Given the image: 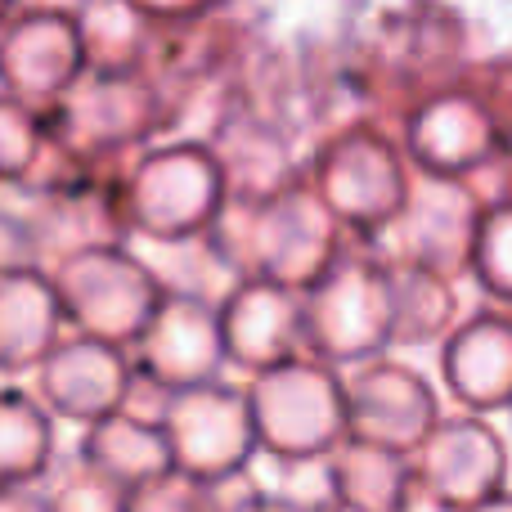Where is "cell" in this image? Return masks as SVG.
<instances>
[{"label": "cell", "instance_id": "3", "mask_svg": "<svg viewBox=\"0 0 512 512\" xmlns=\"http://www.w3.org/2000/svg\"><path fill=\"white\" fill-rule=\"evenodd\" d=\"M153 108L158 99L140 72H126V77L86 72L59 104L45 108V126H50L54 149L86 162H113L126 144L149 131Z\"/></svg>", "mask_w": 512, "mask_h": 512}, {"label": "cell", "instance_id": "15", "mask_svg": "<svg viewBox=\"0 0 512 512\" xmlns=\"http://www.w3.org/2000/svg\"><path fill=\"white\" fill-rule=\"evenodd\" d=\"M0 512H45L36 486H9L0 490Z\"/></svg>", "mask_w": 512, "mask_h": 512}, {"label": "cell", "instance_id": "4", "mask_svg": "<svg viewBox=\"0 0 512 512\" xmlns=\"http://www.w3.org/2000/svg\"><path fill=\"white\" fill-rule=\"evenodd\" d=\"M131 360L122 346L95 342L81 333H63V342L41 360L32 373V396L45 405L50 418H68V423H99V418L126 409L131 400Z\"/></svg>", "mask_w": 512, "mask_h": 512}, {"label": "cell", "instance_id": "14", "mask_svg": "<svg viewBox=\"0 0 512 512\" xmlns=\"http://www.w3.org/2000/svg\"><path fill=\"white\" fill-rule=\"evenodd\" d=\"M18 265H36L32 239H27L23 221H18L14 212H5V207H0V274L18 270Z\"/></svg>", "mask_w": 512, "mask_h": 512}, {"label": "cell", "instance_id": "10", "mask_svg": "<svg viewBox=\"0 0 512 512\" xmlns=\"http://www.w3.org/2000/svg\"><path fill=\"white\" fill-rule=\"evenodd\" d=\"M77 18V36H81V54H86V72L99 77H126L140 72L144 54V9L131 5H81L72 9Z\"/></svg>", "mask_w": 512, "mask_h": 512}, {"label": "cell", "instance_id": "13", "mask_svg": "<svg viewBox=\"0 0 512 512\" xmlns=\"http://www.w3.org/2000/svg\"><path fill=\"white\" fill-rule=\"evenodd\" d=\"M126 512H203V508H198V499L189 495L185 481H176L167 472V477L131 490V495H126Z\"/></svg>", "mask_w": 512, "mask_h": 512}, {"label": "cell", "instance_id": "11", "mask_svg": "<svg viewBox=\"0 0 512 512\" xmlns=\"http://www.w3.org/2000/svg\"><path fill=\"white\" fill-rule=\"evenodd\" d=\"M50 149L45 108L0 95V185H23Z\"/></svg>", "mask_w": 512, "mask_h": 512}, {"label": "cell", "instance_id": "12", "mask_svg": "<svg viewBox=\"0 0 512 512\" xmlns=\"http://www.w3.org/2000/svg\"><path fill=\"white\" fill-rule=\"evenodd\" d=\"M36 490H41L45 512H126V490L90 472L81 459H72L68 468L54 459V468L45 472Z\"/></svg>", "mask_w": 512, "mask_h": 512}, {"label": "cell", "instance_id": "5", "mask_svg": "<svg viewBox=\"0 0 512 512\" xmlns=\"http://www.w3.org/2000/svg\"><path fill=\"white\" fill-rule=\"evenodd\" d=\"M126 230L149 239H171L207 212V167L189 153H153L126 176L122 185Z\"/></svg>", "mask_w": 512, "mask_h": 512}, {"label": "cell", "instance_id": "1", "mask_svg": "<svg viewBox=\"0 0 512 512\" xmlns=\"http://www.w3.org/2000/svg\"><path fill=\"white\" fill-rule=\"evenodd\" d=\"M45 274H50L54 297L63 306V324L81 337H95V342H131L158 310V279L122 243L72 252Z\"/></svg>", "mask_w": 512, "mask_h": 512}, {"label": "cell", "instance_id": "6", "mask_svg": "<svg viewBox=\"0 0 512 512\" xmlns=\"http://www.w3.org/2000/svg\"><path fill=\"white\" fill-rule=\"evenodd\" d=\"M63 306L41 265H18L0 274V378L36 373L63 342Z\"/></svg>", "mask_w": 512, "mask_h": 512}, {"label": "cell", "instance_id": "9", "mask_svg": "<svg viewBox=\"0 0 512 512\" xmlns=\"http://www.w3.org/2000/svg\"><path fill=\"white\" fill-rule=\"evenodd\" d=\"M135 342H140V373L153 382H189L212 351L203 310L189 306V301L158 306Z\"/></svg>", "mask_w": 512, "mask_h": 512}, {"label": "cell", "instance_id": "16", "mask_svg": "<svg viewBox=\"0 0 512 512\" xmlns=\"http://www.w3.org/2000/svg\"><path fill=\"white\" fill-rule=\"evenodd\" d=\"M9 14H14V0H0V27L9 23Z\"/></svg>", "mask_w": 512, "mask_h": 512}, {"label": "cell", "instance_id": "8", "mask_svg": "<svg viewBox=\"0 0 512 512\" xmlns=\"http://www.w3.org/2000/svg\"><path fill=\"white\" fill-rule=\"evenodd\" d=\"M59 459L54 418L32 396V387L0 382V490L41 486V477Z\"/></svg>", "mask_w": 512, "mask_h": 512}, {"label": "cell", "instance_id": "2", "mask_svg": "<svg viewBox=\"0 0 512 512\" xmlns=\"http://www.w3.org/2000/svg\"><path fill=\"white\" fill-rule=\"evenodd\" d=\"M86 77L77 18L63 5H14L0 27V95L54 108Z\"/></svg>", "mask_w": 512, "mask_h": 512}, {"label": "cell", "instance_id": "7", "mask_svg": "<svg viewBox=\"0 0 512 512\" xmlns=\"http://www.w3.org/2000/svg\"><path fill=\"white\" fill-rule=\"evenodd\" d=\"M77 459L86 463L90 472L108 477L113 486H122L126 495L171 472V450H167L162 427L144 423L131 409H117V414L90 423L86 432H81Z\"/></svg>", "mask_w": 512, "mask_h": 512}]
</instances>
